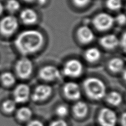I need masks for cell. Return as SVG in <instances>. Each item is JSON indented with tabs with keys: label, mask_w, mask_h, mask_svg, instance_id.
Instances as JSON below:
<instances>
[{
	"label": "cell",
	"mask_w": 126,
	"mask_h": 126,
	"mask_svg": "<svg viewBox=\"0 0 126 126\" xmlns=\"http://www.w3.org/2000/svg\"><path fill=\"white\" fill-rule=\"evenodd\" d=\"M44 41V37L41 32L36 30H28L18 35L14 44L19 53L27 56L39 51Z\"/></svg>",
	"instance_id": "6da1fadb"
},
{
	"label": "cell",
	"mask_w": 126,
	"mask_h": 126,
	"mask_svg": "<svg viewBox=\"0 0 126 126\" xmlns=\"http://www.w3.org/2000/svg\"><path fill=\"white\" fill-rule=\"evenodd\" d=\"M83 87L87 96L94 100H102L107 94L106 86L104 82L97 77L86 78L83 82Z\"/></svg>",
	"instance_id": "7a4b0ae2"
},
{
	"label": "cell",
	"mask_w": 126,
	"mask_h": 126,
	"mask_svg": "<svg viewBox=\"0 0 126 126\" xmlns=\"http://www.w3.org/2000/svg\"><path fill=\"white\" fill-rule=\"evenodd\" d=\"M114 23V18L106 12L98 13L93 20V24L94 27L101 32L109 30L113 26Z\"/></svg>",
	"instance_id": "3957f363"
},
{
	"label": "cell",
	"mask_w": 126,
	"mask_h": 126,
	"mask_svg": "<svg viewBox=\"0 0 126 126\" xmlns=\"http://www.w3.org/2000/svg\"><path fill=\"white\" fill-rule=\"evenodd\" d=\"M15 71L18 77L21 79H27L33 73V63L30 58L23 56L17 61L15 65Z\"/></svg>",
	"instance_id": "277c9868"
},
{
	"label": "cell",
	"mask_w": 126,
	"mask_h": 126,
	"mask_svg": "<svg viewBox=\"0 0 126 126\" xmlns=\"http://www.w3.org/2000/svg\"><path fill=\"white\" fill-rule=\"evenodd\" d=\"M19 27V21L16 17L8 15L0 21V33L4 36H11L16 32Z\"/></svg>",
	"instance_id": "5b68a950"
},
{
	"label": "cell",
	"mask_w": 126,
	"mask_h": 126,
	"mask_svg": "<svg viewBox=\"0 0 126 126\" xmlns=\"http://www.w3.org/2000/svg\"><path fill=\"white\" fill-rule=\"evenodd\" d=\"M83 64L77 59H70L67 61L63 66V73L66 77L77 78L83 72Z\"/></svg>",
	"instance_id": "8992f818"
},
{
	"label": "cell",
	"mask_w": 126,
	"mask_h": 126,
	"mask_svg": "<svg viewBox=\"0 0 126 126\" xmlns=\"http://www.w3.org/2000/svg\"><path fill=\"white\" fill-rule=\"evenodd\" d=\"M117 120L116 113L110 108H102L99 112L98 121L101 126H116Z\"/></svg>",
	"instance_id": "52a82bcc"
},
{
	"label": "cell",
	"mask_w": 126,
	"mask_h": 126,
	"mask_svg": "<svg viewBox=\"0 0 126 126\" xmlns=\"http://www.w3.org/2000/svg\"><path fill=\"white\" fill-rule=\"evenodd\" d=\"M52 88L48 84H41L36 87L31 98L34 102H42L48 99L52 93Z\"/></svg>",
	"instance_id": "ba28073f"
},
{
	"label": "cell",
	"mask_w": 126,
	"mask_h": 126,
	"mask_svg": "<svg viewBox=\"0 0 126 126\" xmlns=\"http://www.w3.org/2000/svg\"><path fill=\"white\" fill-rule=\"evenodd\" d=\"M30 96V87L25 84H21L17 85L13 91V100L16 103L26 102L28 101Z\"/></svg>",
	"instance_id": "9c48e42d"
},
{
	"label": "cell",
	"mask_w": 126,
	"mask_h": 126,
	"mask_svg": "<svg viewBox=\"0 0 126 126\" xmlns=\"http://www.w3.org/2000/svg\"><path fill=\"white\" fill-rule=\"evenodd\" d=\"M39 76L42 80L46 81H53L59 79L60 73L57 67L53 65H47L40 69Z\"/></svg>",
	"instance_id": "30bf717a"
},
{
	"label": "cell",
	"mask_w": 126,
	"mask_h": 126,
	"mask_svg": "<svg viewBox=\"0 0 126 126\" xmlns=\"http://www.w3.org/2000/svg\"><path fill=\"white\" fill-rule=\"evenodd\" d=\"M63 92L67 98L71 100H78L81 96V90L77 83L68 82L63 87Z\"/></svg>",
	"instance_id": "8fae6325"
},
{
	"label": "cell",
	"mask_w": 126,
	"mask_h": 126,
	"mask_svg": "<svg viewBox=\"0 0 126 126\" xmlns=\"http://www.w3.org/2000/svg\"><path fill=\"white\" fill-rule=\"evenodd\" d=\"M78 41L81 43L87 44L94 41V35L91 28L87 26H82L78 28L76 32Z\"/></svg>",
	"instance_id": "7c38bea8"
},
{
	"label": "cell",
	"mask_w": 126,
	"mask_h": 126,
	"mask_svg": "<svg viewBox=\"0 0 126 126\" xmlns=\"http://www.w3.org/2000/svg\"><path fill=\"white\" fill-rule=\"evenodd\" d=\"M19 18L23 23L27 25H32L37 22L38 16L37 13L32 8H26L20 13Z\"/></svg>",
	"instance_id": "4fadbf2b"
},
{
	"label": "cell",
	"mask_w": 126,
	"mask_h": 126,
	"mask_svg": "<svg viewBox=\"0 0 126 126\" xmlns=\"http://www.w3.org/2000/svg\"><path fill=\"white\" fill-rule=\"evenodd\" d=\"M99 42L103 48L108 50H112L119 45V39L115 35L108 34L101 37Z\"/></svg>",
	"instance_id": "5bb4252c"
},
{
	"label": "cell",
	"mask_w": 126,
	"mask_h": 126,
	"mask_svg": "<svg viewBox=\"0 0 126 126\" xmlns=\"http://www.w3.org/2000/svg\"><path fill=\"white\" fill-rule=\"evenodd\" d=\"M88 111V105L84 101H78L74 104L73 107L74 114L75 116L80 118L86 116Z\"/></svg>",
	"instance_id": "9a60e30c"
},
{
	"label": "cell",
	"mask_w": 126,
	"mask_h": 126,
	"mask_svg": "<svg viewBox=\"0 0 126 126\" xmlns=\"http://www.w3.org/2000/svg\"><path fill=\"white\" fill-rule=\"evenodd\" d=\"M125 62L122 58L114 57L110 60L108 63V68L113 73H119L123 71Z\"/></svg>",
	"instance_id": "2e32d148"
},
{
	"label": "cell",
	"mask_w": 126,
	"mask_h": 126,
	"mask_svg": "<svg viewBox=\"0 0 126 126\" xmlns=\"http://www.w3.org/2000/svg\"><path fill=\"white\" fill-rule=\"evenodd\" d=\"M101 53L100 51L96 47H91L85 51L84 58L86 61L90 63L97 62L100 59Z\"/></svg>",
	"instance_id": "e0dca14e"
},
{
	"label": "cell",
	"mask_w": 126,
	"mask_h": 126,
	"mask_svg": "<svg viewBox=\"0 0 126 126\" xmlns=\"http://www.w3.org/2000/svg\"><path fill=\"white\" fill-rule=\"evenodd\" d=\"M106 100L112 106H118L122 102V96L117 91H111L106 95Z\"/></svg>",
	"instance_id": "ac0fdd59"
},
{
	"label": "cell",
	"mask_w": 126,
	"mask_h": 126,
	"mask_svg": "<svg viewBox=\"0 0 126 126\" xmlns=\"http://www.w3.org/2000/svg\"><path fill=\"white\" fill-rule=\"evenodd\" d=\"M33 116L32 109L27 106H23L18 109L17 112V117L21 121H30Z\"/></svg>",
	"instance_id": "d6986e66"
},
{
	"label": "cell",
	"mask_w": 126,
	"mask_h": 126,
	"mask_svg": "<svg viewBox=\"0 0 126 126\" xmlns=\"http://www.w3.org/2000/svg\"><path fill=\"white\" fill-rule=\"evenodd\" d=\"M1 81L6 86H11L16 82V77L12 73L10 72H4L1 76Z\"/></svg>",
	"instance_id": "ffe728a7"
},
{
	"label": "cell",
	"mask_w": 126,
	"mask_h": 126,
	"mask_svg": "<svg viewBox=\"0 0 126 126\" xmlns=\"http://www.w3.org/2000/svg\"><path fill=\"white\" fill-rule=\"evenodd\" d=\"M17 103L13 100H7L2 103V107L4 112L7 113H12L16 108Z\"/></svg>",
	"instance_id": "44dd1931"
},
{
	"label": "cell",
	"mask_w": 126,
	"mask_h": 126,
	"mask_svg": "<svg viewBox=\"0 0 126 126\" xmlns=\"http://www.w3.org/2000/svg\"><path fill=\"white\" fill-rule=\"evenodd\" d=\"M106 5L111 11H118L122 7V0H106Z\"/></svg>",
	"instance_id": "7402d4cb"
},
{
	"label": "cell",
	"mask_w": 126,
	"mask_h": 126,
	"mask_svg": "<svg viewBox=\"0 0 126 126\" xmlns=\"http://www.w3.org/2000/svg\"><path fill=\"white\" fill-rule=\"evenodd\" d=\"M21 8V4L18 0H8L6 3V8L11 13H15Z\"/></svg>",
	"instance_id": "603a6c76"
},
{
	"label": "cell",
	"mask_w": 126,
	"mask_h": 126,
	"mask_svg": "<svg viewBox=\"0 0 126 126\" xmlns=\"http://www.w3.org/2000/svg\"><path fill=\"white\" fill-rule=\"evenodd\" d=\"M56 113L60 117H65L69 113L68 107L65 105H60L56 108Z\"/></svg>",
	"instance_id": "cb8c5ba5"
},
{
	"label": "cell",
	"mask_w": 126,
	"mask_h": 126,
	"mask_svg": "<svg viewBox=\"0 0 126 126\" xmlns=\"http://www.w3.org/2000/svg\"><path fill=\"white\" fill-rule=\"evenodd\" d=\"M74 6L79 8H83L90 3L91 0H72Z\"/></svg>",
	"instance_id": "d4e9b609"
},
{
	"label": "cell",
	"mask_w": 126,
	"mask_h": 126,
	"mask_svg": "<svg viewBox=\"0 0 126 126\" xmlns=\"http://www.w3.org/2000/svg\"><path fill=\"white\" fill-rule=\"evenodd\" d=\"M114 22H116L120 25H125L126 23V16L124 13H120L114 19Z\"/></svg>",
	"instance_id": "484cf974"
},
{
	"label": "cell",
	"mask_w": 126,
	"mask_h": 126,
	"mask_svg": "<svg viewBox=\"0 0 126 126\" xmlns=\"http://www.w3.org/2000/svg\"><path fill=\"white\" fill-rule=\"evenodd\" d=\"M49 126H68V125L64 120L58 119L52 121Z\"/></svg>",
	"instance_id": "4316f807"
},
{
	"label": "cell",
	"mask_w": 126,
	"mask_h": 126,
	"mask_svg": "<svg viewBox=\"0 0 126 126\" xmlns=\"http://www.w3.org/2000/svg\"><path fill=\"white\" fill-rule=\"evenodd\" d=\"M27 126H44L43 123L38 120H30Z\"/></svg>",
	"instance_id": "83f0119b"
},
{
	"label": "cell",
	"mask_w": 126,
	"mask_h": 126,
	"mask_svg": "<svg viewBox=\"0 0 126 126\" xmlns=\"http://www.w3.org/2000/svg\"><path fill=\"white\" fill-rule=\"evenodd\" d=\"M126 33L124 32L121 37V40H119V44H121L123 49L125 51L126 49Z\"/></svg>",
	"instance_id": "f1b7e54d"
},
{
	"label": "cell",
	"mask_w": 126,
	"mask_h": 126,
	"mask_svg": "<svg viewBox=\"0 0 126 126\" xmlns=\"http://www.w3.org/2000/svg\"><path fill=\"white\" fill-rule=\"evenodd\" d=\"M126 113L124 112V113L122 114L121 119V123L122 126H126Z\"/></svg>",
	"instance_id": "f546056e"
},
{
	"label": "cell",
	"mask_w": 126,
	"mask_h": 126,
	"mask_svg": "<svg viewBox=\"0 0 126 126\" xmlns=\"http://www.w3.org/2000/svg\"><path fill=\"white\" fill-rule=\"evenodd\" d=\"M35 1H37L38 4L40 5H43L47 2V0H35Z\"/></svg>",
	"instance_id": "4dcf8cb0"
},
{
	"label": "cell",
	"mask_w": 126,
	"mask_h": 126,
	"mask_svg": "<svg viewBox=\"0 0 126 126\" xmlns=\"http://www.w3.org/2000/svg\"><path fill=\"white\" fill-rule=\"evenodd\" d=\"M4 11V7L1 3H0V15H1L2 13H3Z\"/></svg>",
	"instance_id": "1f68e13d"
},
{
	"label": "cell",
	"mask_w": 126,
	"mask_h": 126,
	"mask_svg": "<svg viewBox=\"0 0 126 126\" xmlns=\"http://www.w3.org/2000/svg\"><path fill=\"white\" fill-rule=\"evenodd\" d=\"M23 1H25L26 2H28V3H31V2H33L34 1H35V0H23Z\"/></svg>",
	"instance_id": "d6a6232c"
}]
</instances>
